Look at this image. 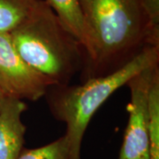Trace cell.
I'll list each match as a JSON object with an SVG mask.
<instances>
[{
  "mask_svg": "<svg viewBox=\"0 0 159 159\" xmlns=\"http://www.w3.org/2000/svg\"><path fill=\"white\" fill-rule=\"evenodd\" d=\"M18 159H69V143L66 135L39 148L24 149Z\"/></svg>",
  "mask_w": 159,
  "mask_h": 159,
  "instance_id": "cell-10",
  "label": "cell"
},
{
  "mask_svg": "<svg viewBox=\"0 0 159 159\" xmlns=\"http://www.w3.org/2000/svg\"><path fill=\"white\" fill-rule=\"evenodd\" d=\"M12 43L31 67L54 85H67L83 68L79 41L69 33L45 1L11 33Z\"/></svg>",
  "mask_w": 159,
  "mask_h": 159,
  "instance_id": "cell-3",
  "label": "cell"
},
{
  "mask_svg": "<svg viewBox=\"0 0 159 159\" xmlns=\"http://www.w3.org/2000/svg\"><path fill=\"white\" fill-rule=\"evenodd\" d=\"M27 103L4 97L0 104V159H18L23 149L26 125L22 122Z\"/></svg>",
  "mask_w": 159,
  "mask_h": 159,
  "instance_id": "cell-6",
  "label": "cell"
},
{
  "mask_svg": "<svg viewBox=\"0 0 159 159\" xmlns=\"http://www.w3.org/2000/svg\"><path fill=\"white\" fill-rule=\"evenodd\" d=\"M65 29L82 43L84 18L79 0H45Z\"/></svg>",
  "mask_w": 159,
  "mask_h": 159,
  "instance_id": "cell-7",
  "label": "cell"
},
{
  "mask_svg": "<svg viewBox=\"0 0 159 159\" xmlns=\"http://www.w3.org/2000/svg\"><path fill=\"white\" fill-rule=\"evenodd\" d=\"M79 1L84 18L81 47L86 80L111 74L145 48L159 45L139 0Z\"/></svg>",
  "mask_w": 159,
  "mask_h": 159,
  "instance_id": "cell-1",
  "label": "cell"
},
{
  "mask_svg": "<svg viewBox=\"0 0 159 159\" xmlns=\"http://www.w3.org/2000/svg\"><path fill=\"white\" fill-rule=\"evenodd\" d=\"M40 0H0V32L11 33L29 17Z\"/></svg>",
  "mask_w": 159,
  "mask_h": 159,
  "instance_id": "cell-8",
  "label": "cell"
},
{
  "mask_svg": "<svg viewBox=\"0 0 159 159\" xmlns=\"http://www.w3.org/2000/svg\"><path fill=\"white\" fill-rule=\"evenodd\" d=\"M53 83L19 54L10 33L0 32V93L4 97L37 101Z\"/></svg>",
  "mask_w": 159,
  "mask_h": 159,
  "instance_id": "cell-4",
  "label": "cell"
},
{
  "mask_svg": "<svg viewBox=\"0 0 159 159\" xmlns=\"http://www.w3.org/2000/svg\"><path fill=\"white\" fill-rule=\"evenodd\" d=\"M139 3L151 34L159 39V0H139Z\"/></svg>",
  "mask_w": 159,
  "mask_h": 159,
  "instance_id": "cell-11",
  "label": "cell"
},
{
  "mask_svg": "<svg viewBox=\"0 0 159 159\" xmlns=\"http://www.w3.org/2000/svg\"><path fill=\"white\" fill-rule=\"evenodd\" d=\"M159 45L148 46L111 74L89 78L81 85L51 86L47 92L53 116L66 125L69 159H80V145L92 117L114 92L136 74L158 65Z\"/></svg>",
  "mask_w": 159,
  "mask_h": 159,
  "instance_id": "cell-2",
  "label": "cell"
},
{
  "mask_svg": "<svg viewBox=\"0 0 159 159\" xmlns=\"http://www.w3.org/2000/svg\"><path fill=\"white\" fill-rule=\"evenodd\" d=\"M3 98H4V97H3V96L1 95V93H0V104H1V101H2Z\"/></svg>",
  "mask_w": 159,
  "mask_h": 159,
  "instance_id": "cell-12",
  "label": "cell"
},
{
  "mask_svg": "<svg viewBox=\"0 0 159 159\" xmlns=\"http://www.w3.org/2000/svg\"><path fill=\"white\" fill-rule=\"evenodd\" d=\"M149 159H159V69L154 74L148 92Z\"/></svg>",
  "mask_w": 159,
  "mask_h": 159,
  "instance_id": "cell-9",
  "label": "cell"
},
{
  "mask_svg": "<svg viewBox=\"0 0 159 159\" xmlns=\"http://www.w3.org/2000/svg\"><path fill=\"white\" fill-rule=\"evenodd\" d=\"M158 65L145 69L126 83L131 92L125 128L119 159H149L148 92Z\"/></svg>",
  "mask_w": 159,
  "mask_h": 159,
  "instance_id": "cell-5",
  "label": "cell"
}]
</instances>
